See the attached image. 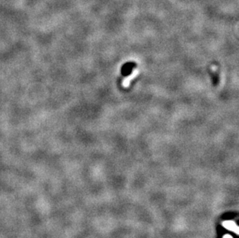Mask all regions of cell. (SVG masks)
Here are the masks:
<instances>
[{
	"instance_id": "obj_1",
	"label": "cell",
	"mask_w": 239,
	"mask_h": 238,
	"mask_svg": "<svg viewBox=\"0 0 239 238\" xmlns=\"http://www.w3.org/2000/svg\"><path fill=\"white\" fill-rule=\"evenodd\" d=\"M225 226L227 228H228L229 230H234V231H235V232H236V233L238 232V227H237L236 225H235V224H234V223L225 222Z\"/></svg>"
},
{
	"instance_id": "obj_2",
	"label": "cell",
	"mask_w": 239,
	"mask_h": 238,
	"mask_svg": "<svg viewBox=\"0 0 239 238\" xmlns=\"http://www.w3.org/2000/svg\"><path fill=\"white\" fill-rule=\"evenodd\" d=\"M224 238H232L231 237V236L230 235H226V236H225V237H224Z\"/></svg>"
}]
</instances>
